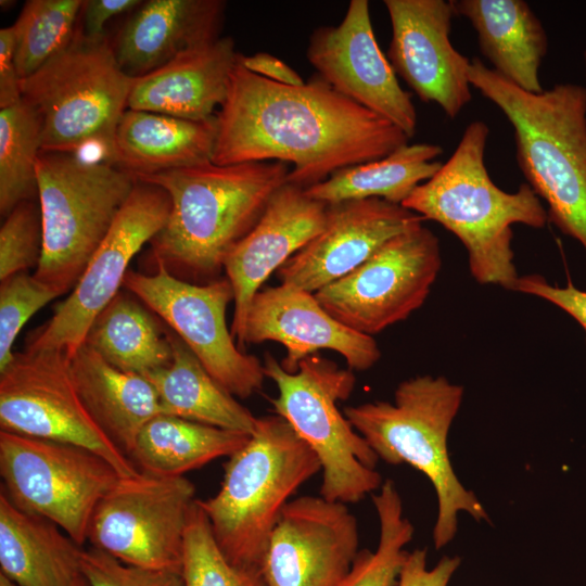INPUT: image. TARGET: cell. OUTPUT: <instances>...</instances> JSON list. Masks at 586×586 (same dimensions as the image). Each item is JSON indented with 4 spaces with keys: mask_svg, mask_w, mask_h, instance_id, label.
I'll return each instance as SVG.
<instances>
[{
    "mask_svg": "<svg viewBox=\"0 0 586 586\" xmlns=\"http://www.w3.org/2000/svg\"><path fill=\"white\" fill-rule=\"evenodd\" d=\"M1 431L89 449L131 477L141 471L93 420L73 382L62 351L14 353L0 371Z\"/></svg>",
    "mask_w": 586,
    "mask_h": 586,
    "instance_id": "cell-12",
    "label": "cell"
},
{
    "mask_svg": "<svg viewBox=\"0 0 586 586\" xmlns=\"http://www.w3.org/2000/svg\"><path fill=\"white\" fill-rule=\"evenodd\" d=\"M225 9L221 0L142 1L112 44L120 68L131 78L140 77L217 40Z\"/></svg>",
    "mask_w": 586,
    "mask_h": 586,
    "instance_id": "cell-22",
    "label": "cell"
},
{
    "mask_svg": "<svg viewBox=\"0 0 586 586\" xmlns=\"http://www.w3.org/2000/svg\"><path fill=\"white\" fill-rule=\"evenodd\" d=\"M72 586H89V584L84 575H81Z\"/></svg>",
    "mask_w": 586,
    "mask_h": 586,
    "instance_id": "cell-45",
    "label": "cell"
},
{
    "mask_svg": "<svg viewBox=\"0 0 586 586\" xmlns=\"http://www.w3.org/2000/svg\"><path fill=\"white\" fill-rule=\"evenodd\" d=\"M241 62L246 69L271 81L288 86L305 84L297 72L267 52H258L247 56L241 54Z\"/></svg>",
    "mask_w": 586,
    "mask_h": 586,
    "instance_id": "cell-43",
    "label": "cell"
},
{
    "mask_svg": "<svg viewBox=\"0 0 586 586\" xmlns=\"http://www.w3.org/2000/svg\"><path fill=\"white\" fill-rule=\"evenodd\" d=\"M123 286L160 317L234 397L245 399L262 390L263 362L234 343L227 326V307L234 300L227 277L198 284L155 265L151 275L129 269Z\"/></svg>",
    "mask_w": 586,
    "mask_h": 586,
    "instance_id": "cell-13",
    "label": "cell"
},
{
    "mask_svg": "<svg viewBox=\"0 0 586 586\" xmlns=\"http://www.w3.org/2000/svg\"><path fill=\"white\" fill-rule=\"evenodd\" d=\"M238 56L229 36L186 51L132 78L127 106L190 120L212 118L226 100Z\"/></svg>",
    "mask_w": 586,
    "mask_h": 586,
    "instance_id": "cell-23",
    "label": "cell"
},
{
    "mask_svg": "<svg viewBox=\"0 0 586 586\" xmlns=\"http://www.w3.org/2000/svg\"><path fill=\"white\" fill-rule=\"evenodd\" d=\"M328 205L285 182L253 229L230 251L224 270L234 295L231 333L243 351L250 305L263 283L324 227Z\"/></svg>",
    "mask_w": 586,
    "mask_h": 586,
    "instance_id": "cell-21",
    "label": "cell"
},
{
    "mask_svg": "<svg viewBox=\"0 0 586 586\" xmlns=\"http://www.w3.org/2000/svg\"><path fill=\"white\" fill-rule=\"evenodd\" d=\"M392 26L387 60L417 97L456 118L471 102V60L450 40L455 11L446 0H384Z\"/></svg>",
    "mask_w": 586,
    "mask_h": 586,
    "instance_id": "cell-18",
    "label": "cell"
},
{
    "mask_svg": "<svg viewBox=\"0 0 586 586\" xmlns=\"http://www.w3.org/2000/svg\"><path fill=\"white\" fill-rule=\"evenodd\" d=\"M0 586H20V585L0 572Z\"/></svg>",
    "mask_w": 586,
    "mask_h": 586,
    "instance_id": "cell-44",
    "label": "cell"
},
{
    "mask_svg": "<svg viewBox=\"0 0 586 586\" xmlns=\"http://www.w3.org/2000/svg\"><path fill=\"white\" fill-rule=\"evenodd\" d=\"M426 558L425 548L408 552L396 586H450L461 559L457 556H445L429 569Z\"/></svg>",
    "mask_w": 586,
    "mask_h": 586,
    "instance_id": "cell-40",
    "label": "cell"
},
{
    "mask_svg": "<svg viewBox=\"0 0 586 586\" xmlns=\"http://www.w3.org/2000/svg\"><path fill=\"white\" fill-rule=\"evenodd\" d=\"M455 15L475 30L483 56L496 73L530 92H542L539 68L548 52L542 21L523 0H451Z\"/></svg>",
    "mask_w": 586,
    "mask_h": 586,
    "instance_id": "cell-24",
    "label": "cell"
},
{
    "mask_svg": "<svg viewBox=\"0 0 586 586\" xmlns=\"http://www.w3.org/2000/svg\"><path fill=\"white\" fill-rule=\"evenodd\" d=\"M132 78L104 38L76 29L71 41L33 75L21 80L22 99L42 126V150L73 152L95 145L113 163L114 137Z\"/></svg>",
    "mask_w": 586,
    "mask_h": 586,
    "instance_id": "cell-8",
    "label": "cell"
},
{
    "mask_svg": "<svg viewBox=\"0 0 586 586\" xmlns=\"http://www.w3.org/2000/svg\"><path fill=\"white\" fill-rule=\"evenodd\" d=\"M583 62H584V69H585V76H586V49L583 52Z\"/></svg>",
    "mask_w": 586,
    "mask_h": 586,
    "instance_id": "cell-46",
    "label": "cell"
},
{
    "mask_svg": "<svg viewBox=\"0 0 586 586\" xmlns=\"http://www.w3.org/2000/svg\"><path fill=\"white\" fill-rule=\"evenodd\" d=\"M170 207L163 188L137 179L78 282L51 318L28 335L25 349L62 351L71 358L85 344L95 317L120 291L131 259L165 226Z\"/></svg>",
    "mask_w": 586,
    "mask_h": 586,
    "instance_id": "cell-15",
    "label": "cell"
},
{
    "mask_svg": "<svg viewBox=\"0 0 586 586\" xmlns=\"http://www.w3.org/2000/svg\"><path fill=\"white\" fill-rule=\"evenodd\" d=\"M215 117L212 163L283 162L292 165L286 182L304 189L409 143L397 126L318 74L302 86L278 84L246 69L240 53Z\"/></svg>",
    "mask_w": 586,
    "mask_h": 586,
    "instance_id": "cell-1",
    "label": "cell"
},
{
    "mask_svg": "<svg viewBox=\"0 0 586 586\" xmlns=\"http://www.w3.org/2000/svg\"><path fill=\"white\" fill-rule=\"evenodd\" d=\"M488 136L484 122L467 125L451 156L402 205L440 224L461 241L477 283L513 291L520 276L513 262L511 227L522 224L539 229L548 215L527 183L515 192L494 183L485 166Z\"/></svg>",
    "mask_w": 586,
    "mask_h": 586,
    "instance_id": "cell-4",
    "label": "cell"
},
{
    "mask_svg": "<svg viewBox=\"0 0 586 586\" xmlns=\"http://www.w3.org/2000/svg\"><path fill=\"white\" fill-rule=\"evenodd\" d=\"M419 221L424 219L402 204L378 198L328 205L322 230L278 269L277 277L280 283L315 294Z\"/></svg>",
    "mask_w": 586,
    "mask_h": 586,
    "instance_id": "cell-19",
    "label": "cell"
},
{
    "mask_svg": "<svg viewBox=\"0 0 586 586\" xmlns=\"http://www.w3.org/2000/svg\"><path fill=\"white\" fill-rule=\"evenodd\" d=\"M85 344L112 366L141 375L173 359L168 331L144 304L124 291L95 317Z\"/></svg>",
    "mask_w": 586,
    "mask_h": 586,
    "instance_id": "cell-31",
    "label": "cell"
},
{
    "mask_svg": "<svg viewBox=\"0 0 586 586\" xmlns=\"http://www.w3.org/2000/svg\"><path fill=\"white\" fill-rule=\"evenodd\" d=\"M84 0H27L12 25L15 64L22 79L63 49L76 31Z\"/></svg>",
    "mask_w": 586,
    "mask_h": 586,
    "instance_id": "cell-34",
    "label": "cell"
},
{
    "mask_svg": "<svg viewBox=\"0 0 586 586\" xmlns=\"http://www.w3.org/2000/svg\"><path fill=\"white\" fill-rule=\"evenodd\" d=\"M358 551L357 521L345 504L301 496L272 530L262 575L266 586H337Z\"/></svg>",
    "mask_w": 586,
    "mask_h": 586,
    "instance_id": "cell-17",
    "label": "cell"
},
{
    "mask_svg": "<svg viewBox=\"0 0 586 586\" xmlns=\"http://www.w3.org/2000/svg\"><path fill=\"white\" fill-rule=\"evenodd\" d=\"M306 58L337 92L390 120L409 139L415 136L418 116L411 93L400 87L377 42L367 0H352L337 26L316 28Z\"/></svg>",
    "mask_w": 586,
    "mask_h": 586,
    "instance_id": "cell-16",
    "label": "cell"
},
{
    "mask_svg": "<svg viewBox=\"0 0 586 586\" xmlns=\"http://www.w3.org/2000/svg\"><path fill=\"white\" fill-rule=\"evenodd\" d=\"M442 153L434 143H407L383 158L339 169L305 192L327 205L370 198L402 204L438 170Z\"/></svg>",
    "mask_w": 586,
    "mask_h": 586,
    "instance_id": "cell-30",
    "label": "cell"
},
{
    "mask_svg": "<svg viewBox=\"0 0 586 586\" xmlns=\"http://www.w3.org/2000/svg\"><path fill=\"white\" fill-rule=\"evenodd\" d=\"M462 399L461 385L442 375H418L398 384L393 403L378 400L343 409L380 460L408 463L430 480L437 497L436 549L456 536L460 512L477 522L489 521L476 495L459 481L448 454V433Z\"/></svg>",
    "mask_w": 586,
    "mask_h": 586,
    "instance_id": "cell-6",
    "label": "cell"
},
{
    "mask_svg": "<svg viewBox=\"0 0 586 586\" xmlns=\"http://www.w3.org/2000/svg\"><path fill=\"white\" fill-rule=\"evenodd\" d=\"M22 100L21 78L15 64V37L12 26L0 29V109Z\"/></svg>",
    "mask_w": 586,
    "mask_h": 586,
    "instance_id": "cell-42",
    "label": "cell"
},
{
    "mask_svg": "<svg viewBox=\"0 0 586 586\" xmlns=\"http://www.w3.org/2000/svg\"><path fill=\"white\" fill-rule=\"evenodd\" d=\"M42 150V126L22 99L0 109V214L7 217L24 201L38 199L37 161Z\"/></svg>",
    "mask_w": 586,
    "mask_h": 586,
    "instance_id": "cell-32",
    "label": "cell"
},
{
    "mask_svg": "<svg viewBox=\"0 0 586 586\" xmlns=\"http://www.w3.org/2000/svg\"><path fill=\"white\" fill-rule=\"evenodd\" d=\"M141 3V0H84L80 11L82 28L79 31L89 40H102L109 20L130 12Z\"/></svg>",
    "mask_w": 586,
    "mask_h": 586,
    "instance_id": "cell-41",
    "label": "cell"
},
{
    "mask_svg": "<svg viewBox=\"0 0 586 586\" xmlns=\"http://www.w3.org/2000/svg\"><path fill=\"white\" fill-rule=\"evenodd\" d=\"M251 434L170 415H157L139 432L130 460L143 473L182 476L242 448Z\"/></svg>",
    "mask_w": 586,
    "mask_h": 586,
    "instance_id": "cell-29",
    "label": "cell"
},
{
    "mask_svg": "<svg viewBox=\"0 0 586 586\" xmlns=\"http://www.w3.org/2000/svg\"><path fill=\"white\" fill-rule=\"evenodd\" d=\"M0 474L14 506L53 522L80 546L98 502L120 479L89 449L7 431L0 432Z\"/></svg>",
    "mask_w": 586,
    "mask_h": 586,
    "instance_id": "cell-10",
    "label": "cell"
},
{
    "mask_svg": "<svg viewBox=\"0 0 586 586\" xmlns=\"http://www.w3.org/2000/svg\"><path fill=\"white\" fill-rule=\"evenodd\" d=\"M441 267L438 238L419 221L315 297L333 318L373 336L423 305Z\"/></svg>",
    "mask_w": 586,
    "mask_h": 586,
    "instance_id": "cell-11",
    "label": "cell"
},
{
    "mask_svg": "<svg viewBox=\"0 0 586 586\" xmlns=\"http://www.w3.org/2000/svg\"><path fill=\"white\" fill-rule=\"evenodd\" d=\"M173 359L143 377L154 386L164 415L251 434L257 417L242 406L203 367L171 330Z\"/></svg>",
    "mask_w": 586,
    "mask_h": 586,
    "instance_id": "cell-28",
    "label": "cell"
},
{
    "mask_svg": "<svg viewBox=\"0 0 586 586\" xmlns=\"http://www.w3.org/2000/svg\"><path fill=\"white\" fill-rule=\"evenodd\" d=\"M513 291L545 300L570 315L586 334V291L572 282L563 288L550 284L537 273L520 276Z\"/></svg>",
    "mask_w": 586,
    "mask_h": 586,
    "instance_id": "cell-39",
    "label": "cell"
},
{
    "mask_svg": "<svg viewBox=\"0 0 586 586\" xmlns=\"http://www.w3.org/2000/svg\"><path fill=\"white\" fill-rule=\"evenodd\" d=\"M218 492L198 499L229 562L262 574L282 510L321 471L316 454L280 416L258 417L247 443L228 457Z\"/></svg>",
    "mask_w": 586,
    "mask_h": 586,
    "instance_id": "cell-5",
    "label": "cell"
},
{
    "mask_svg": "<svg viewBox=\"0 0 586 586\" xmlns=\"http://www.w3.org/2000/svg\"><path fill=\"white\" fill-rule=\"evenodd\" d=\"M372 494L380 535L374 551H358L349 572L337 586H396L408 551L404 547L413 537L415 528L403 514L400 495L392 480L382 483Z\"/></svg>",
    "mask_w": 586,
    "mask_h": 586,
    "instance_id": "cell-33",
    "label": "cell"
},
{
    "mask_svg": "<svg viewBox=\"0 0 586 586\" xmlns=\"http://www.w3.org/2000/svg\"><path fill=\"white\" fill-rule=\"evenodd\" d=\"M469 80L513 128L526 183L548 206V220L586 251V87L559 82L526 91L473 58Z\"/></svg>",
    "mask_w": 586,
    "mask_h": 586,
    "instance_id": "cell-3",
    "label": "cell"
},
{
    "mask_svg": "<svg viewBox=\"0 0 586 586\" xmlns=\"http://www.w3.org/2000/svg\"><path fill=\"white\" fill-rule=\"evenodd\" d=\"M81 546L53 522L0 493L1 573L20 586H72L81 575Z\"/></svg>",
    "mask_w": 586,
    "mask_h": 586,
    "instance_id": "cell-27",
    "label": "cell"
},
{
    "mask_svg": "<svg viewBox=\"0 0 586 586\" xmlns=\"http://www.w3.org/2000/svg\"><path fill=\"white\" fill-rule=\"evenodd\" d=\"M194 496V484L183 475L120 477L98 502L87 540L126 564L181 573Z\"/></svg>",
    "mask_w": 586,
    "mask_h": 586,
    "instance_id": "cell-14",
    "label": "cell"
},
{
    "mask_svg": "<svg viewBox=\"0 0 586 586\" xmlns=\"http://www.w3.org/2000/svg\"><path fill=\"white\" fill-rule=\"evenodd\" d=\"M216 117L190 120L127 109L114 137L113 164L136 178L212 162Z\"/></svg>",
    "mask_w": 586,
    "mask_h": 586,
    "instance_id": "cell-26",
    "label": "cell"
},
{
    "mask_svg": "<svg viewBox=\"0 0 586 586\" xmlns=\"http://www.w3.org/2000/svg\"><path fill=\"white\" fill-rule=\"evenodd\" d=\"M71 373L85 407L107 437L130 459L146 422L163 413L154 386L123 371L84 344L71 358Z\"/></svg>",
    "mask_w": 586,
    "mask_h": 586,
    "instance_id": "cell-25",
    "label": "cell"
},
{
    "mask_svg": "<svg viewBox=\"0 0 586 586\" xmlns=\"http://www.w3.org/2000/svg\"><path fill=\"white\" fill-rule=\"evenodd\" d=\"M43 245L39 203L24 201L4 218L0 228V281L37 268Z\"/></svg>",
    "mask_w": 586,
    "mask_h": 586,
    "instance_id": "cell-37",
    "label": "cell"
},
{
    "mask_svg": "<svg viewBox=\"0 0 586 586\" xmlns=\"http://www.w3.org/2000/svg\"><path fill=\"white\" fill-rule=\"evenodd\" d=\"M0 371L11 361L13 344L25 323L43 306L61 296L27 272L0 281Z\"/></svg>",
    "mask_w": 586,
    "mask_h": 586,
    "instance_id": "cell-36",
    "label": "cell"
},
{
    "mask_svg": "<svg viewBox=\"0 0 586 586\" xmlns=\"http://www.w3.org/2000/svg\"><path fill=\"white\" fill-rule=\"evenodd\" d=\"M266 341L286 349L280 362L288 372L319 349L339 353L348 369L366 371L381 358L373 336L356 332L333 318L315 294L296 285L280 283L259 290L249 308L244 346Z\"/></svg>",
    "mask_w": 586,
    "mask_h": 586,
    "instance_id": "cell-20",
    "label": "cell"
},
{
    "mask_svg": "<svg viewBox=\"0 0 586 586\" xmlns=\"http://www.w3.org/2000/svg\"><path fill=\"white\" fill-rule=\"evenodd\" d=\"M263 366L265 377L278 388L270 399L273 413L292 426L320 461V496L346 505L377 492L383 483L375 470L380 459L337 407L354 391L353 371L315 355L303 359L295 372L285 371L268 353Z\"/></svg>",
    "mask_w": 586,
    "mask_h": 586,
    "instance_id": "cell-9",
    "label": "cell"
},
{
    "mask_svg": "<svg viewBox=\"0 0 586 586\" xmlns=\"http://www.w3.org/2000/svg\"><path fill=\"white\" fill-rule=\"evenodd\" d=\"M81 573L89 586H184L180 572L129 565L95 548L84 550Z\"/></svg>",
    "mask_w": 586,
    "mask_h": 586,
    "instance_id": "cell-38",
    "label": "cell"
},
{
    "mask_svg": "<svg viewBox=\"0 0 586 586\" xmlns=\"http://www.w3.org/2000/svg\"><path fill=\"white\" fill-rule=\"evenodd\" d=\"M290 170L279 161L208 162L136 178L170 198L167 221L149 243L154 265L191 283L220 278L227 255L256 225Z\"/></svg>",
    "mask_w": 586,
    "mask_h": 586,
    "instance_id": "cell-2",
    "label": "cell"
},
{
    "mask_svg": "<svg viewBox=\"0 0 586 586\" xmlns=\"http://www.w3.org/2000/svg\"><path fill=\"white\" fill-rule=\"evenodd\" d=\"M181 576L184 586H266L262 574L238 568L225 557L198 499L186 525Z\"/></svg>",
    "mask_w": 586,
    "mask_h": 586,
    "instance_id": "cell-35",
    "label": "cell"
},
{
    "mask_svg": "<svg viewBox=\"0 0 586 586\" xmlns=\"http://www.w3.org/2000/svg\"><path fill=\"white\" fill-rule=\"evenodd\" d=\"M43 245L35 277L60 295L74 289L137 179L119 166L41 150L37 161Z\"/></svg>",
    "mask_w": 586,
    "mask_h": 586,
    "instance_id": "cell-7",
    "label": "cell"
}]
</instances>
